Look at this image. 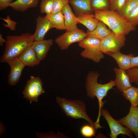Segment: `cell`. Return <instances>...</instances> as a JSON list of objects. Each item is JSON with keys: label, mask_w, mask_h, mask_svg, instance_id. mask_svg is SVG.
Returning <instances> with one entry per match:
<instances>
[{"label": "cell", "mask_w": 138, "mask_h": 138, "mask_svg": "<svg viewBox=\"0 0 138 138\" xmlns=\"http://www.w3.org/2000/svg\"><path fill=\"white\" fill-rule=\"evenodd\" d=\"M86 32L78 28L70 31H66L63 34L56 38L55 43L62 50L67 49L72 44L80 42L87 36Z\"/></svg>", "instance_id": "8"}, {"label": "cell", "mask_w": 138, "mask_h": 138, "mask_svg": "<svg viewBox=\"0 0 138 138\" xmlns=\"http://www.w3.org/2000/svg\"><path fill=\"white\" fill-rule=\"evenodd\" d=\"M117 120L123 126L129 129L138 138V107L131 106L127 115Z\"/></svg>", "instance_id": "10"}, {"label": "cell", "mask_w": 138, "mask_h": 138, "mask_svg": "<svg viewBox=\"0 0 138 138\" xmlns=\"http://www.w3.org/2000/svg\"><path fill=\"white\" fill-rule=\"evenodd\" d=\"M45 16L54 28L58 30H66L64 16L62 11Z\"/></svg>", "instance_id": "22"}, {"label": "cell", "mask_w": 138, "mask_h": 138, "mask_svg": "<svg viewBox=\"0 0 138 138\" xmlns=\"http://www.w3.org/2000/svg\"><path fill=\"white\" fill-rule=\"evenodd\" d=\"M108 55L116 61L119 68L126 71L132 68L131 59L134 56L132 53L125 55L119 51Z\"/></svg>", "instance_id": "17"}, {"label": "cell", "mask_w": 138, "mask_h": 138, "mask_svg": "<svg viewBox=\"0 0 138 138\" xmlns=\"http://www.w3.org/2000/svg\"><path fill=\"white\" fill-rule=\"evenodd\" d=\"M44 93L41 79L39 77L32 76L27 82L22 92L23 97L29 101L30 103L33 101L38 102L39 96Z\"/></svg>", "instance_id": "7"}, {"label": "cell", "mask_w": 138, "mask_h": 138, "mask_svg": "<svg viewBox=\"0 0 138 138\" xmlns=\"http://www.w3.org/2000/svg\"><path fill=\"white\" fill-rule=\"evenodd\" d=\"M96 130L93 126L87 124L83 125L80 128L81 134L83 137L90 138L94 136Z\"/></svg>", "instance_id": "27"}, {"label": "cell", "mask_w": 138, "mask_h": 138, "mask_svg": "<svg viewBox=\"0 0 138 138\" xmlns=\"http://www.w3.org/2000/svg\"><path fill=\"white\" fill-rule=\"evenodd\" d=\"M132 68L136 67L138 68V56H133L131 58Z\"/></svg>", "instance_id": "34"}, {"label": "cell", "mask_w": 138, "mask_h": 138, "mask_svg": "<svg viewBox=\"0 0 138 138\" xmlns=\"http://www.w3.org/2000/svg\"><path fill=\"white\" fill-rule=\"evenodd\" d=\"M113 69L115 74L116 86L117 89L122 93L132 86L129 77L125 70L117 67Z\"/></svg>", "instance_id": "14"}, {"label": "cell", "mask_w": 138, "mask_h": 138, "mask_svg": "<svg viewBox=\"0 0 138 138\" xmlns=\"http://www.w3.org/2000/svg\"><path fill=\"white\" fill-rule=\"evenodd\" d=\"M127 0H109L110 10L118 13Z\"/></svg>", "instance_id": "31"}, {"label": "cell", "mask_w": 138, "mask_h": 138, "mask_svg": "<svg viewBox=\"0 0 138 138\" xmlns=\"http://www.w3.org/2000/svg\"><path fill=\"white\" fill-rule=\"evenodd\" d=\"M36 26L32 36L34 41L44 40L45 35L50 29L54 28L46 16H38L36 19Z\"/></svg>", "instance_id": "12"}, {"label": "cell", "mask_w": 138, "mask_h": 138, "mask_svg": "<svg viewBox=\"0 0 138 138\" xmlns=\"http://www.w3.org/2000/svg\"><path fill=\"white\" fill-rule=\"evenodd\" d=\"M125 35H116L112 31L101 40L100 48L103 53L108 55L118 51L124 45Z\"/></svg>", "instance_id": "6"}, {"label": "cell", "mask_w": 138, "mask_h": 138, "mask_svg": "<svg viewBox=\"0 0 138 138\" xmlns=\"http://www.w3.org/2000/svg\"><path fill=\"white\" fill-rule=\"evenodd\" d=\"M91 0H69L68 3L72 7L76 16L80 14H92Z\"/></svg>", "instance_id": "18"}, {"label": "cell", "mask_w": 138, "mask_h": 138, "mask_svg": "<svg viewBox=\"0 0 138 138\" xmlns=\"http://www.w3.org/2000/svg\"><path fill=\"white\" fill-rule=\"evenodd\" d=\"M56 100L62 111L68 117L75 119H84L96 130L99 129L95 122L88 116L85 104L83 101L73 100L60 97H56Z\"/></svg>", "instance_id": "4"}, {"label": "cell", "mask_w": 138, "mask_h": 138, "mask_svg": "<svg viewBox=\"0 0 138 138\" xmlns=\"http://www.w3.org/2000/svg\"><path fill=\"white\" fill-rule=\"evenodd\" d=\"M53 0H41L40 5V11L42 14H51L52 11Z\"/></svg>", "instance_id": "26"}, {"label": "cell", "mask_w": 138, "mask_h": 138, "mask_svg": "<svg viewBox=\"0 0 138 138\" xmlns=\"http://www.w3.org/2000/svg\"><path fill=\"white\" fill-rule=\"evenodd\" d=\"M99 75L97 72H90L88 74L85 83L87 96L92 99L96 97L98 101V116L95 122L98 125L100 124L101 110L104 104V102L102 101V100L107 96L108 91L116 86L114 80H112L104 84L98 83L97 80Z\"/></svg>", "instance_id": "1"}, {"label": "cell", "mask_w": 138, "mask_h": 138, "mask_svg": "<svg viewBox=\"0 0 138 138\" xmlns=\"http://www.w3.org/2000/svg\"><path fill=\"white\" fill-rule=\"evenodd\" d=\"M6 40H5L3 37L2 35V34H0V45L2 47L4 43H6Z\"/></svg>", "instance_id": "36"}, {"label": "cell", "mask_w": 138, "mask_h": 138, "mask_svg": "<svg viewBox=\"0 0 138 138\" xmlns=\"http://www.w3.org/2000/svg\"><path fill=\"white\" fill-rule=\"evenodd\" d=\"M4 53L0 58L1 63H7L18 57L34 41L32 34L27 32L20 35L7 36Z\"/></svg>", "instance_id": "2"}, {"label": "cell", "mask_w": 138, "mask_h": 138, "mask_svg": "<svg viewBox=\"0 0 138 138\" xmlns=\"http://www.w3.org/2000/svg\"><path fill=\"white\" fill-rule=\"evenodd\" d=\"M6 131L4 123L0 121V135L1 136Z\"/></svg>", "instance_id": "35"}, {"label": "cell", "mask_w": 138, "mask_h": 138, "mask_svg": "<svg viewBox=\"0 0 138 138\" xmlns=\"http://www.w3.org/2000/svg\"><path fill=\"white\" fill-rule=\"evenodd\" d=\"M100 115L105 118L109 125L110 130V136L111 138H116L121 134L126 135L130 138L133 137L132 132L114 119L107 109L102 108Z\"/></svg>", "instance_id": "9"}, {"label": "cell", "mask_w": 138, "mask_h": 138, "mask_svg": "<svg viewBox=\"0 0 138 138\" xmlns=\"http://www.w3.org/2000/svg\"><path fill=\"white\" fill-rule=\"evenodd\" d=\"M69 0H53V7L51 14L62 11L64 7L68 4Z\"/></svg>", "instance_id": "29"}, {"label": "cell", "mask_w": 138, "mask_h": 138, "mask_svg": "<svg viewBox=\"0 0 138 138\" xmlns=\"http://www.w3.org/2000/svg\"><path fill=\"white\" fill-rule=\"evenodd\" d=\"M52 39L44 40L40 41H34L31 46L34 50L38 59L41 61L44 60L51 47L53 45Z\"/></svg>", "instance_id": "13"}, {"label": "cell", "mask_w": 138, "mask_h": 138, "mask_svg": "<svg viewBox=\"0 0 138 138\" xmlns=\"http://www.w3.org/2000/svg\"><path fill=\"white\" fill-rule=\"evenodd\" d=\"M94 14H80L76 16L78 24L85 26L89 31H92L96 27L99 20L93 16Z\"/></svg>", "instance_id": "19"}, {"label": "cell", "mask_w": 138, "mask_h": 138, "mask_svg": "<svg viewBox=\"0 0 138 138\" xmlns=\"http://www.w3.org/2000/svg\"><path fill=\"white\" fill-rule=\"evenodd\" d=\"M112 31L108 29L106 25L103 22L99 20L96 28L92 31L87 30L86 32L87 37L94 38L100 40L103 39L109 34Z\"/></svg>", "instance_id": "20"}, {"label": "cell", "mask_w": 138, "mask_h": 138, "mask_svg": "<svg viewBox=\"0 0 138 138\" xmlns=\"http://www.w3.org/2000/svg\"><path fill=\"white\" fill-rule=\"evenodd\" d=\"M127 22L136 27L138 25V4L125 19Z\"/></svg>", "instance_id": "28"}, {"label": "cell", "mask_w": 138, "mask_h": 138, "mask_svg": "<svg viewBox=\"0 0 138 138\" xmlns=\"http://www.w3.org/2000/svg\"><path fill=\"white\" fill-rule=\"evenodd\" d=\"M14 0H0V9L1 10L5 9L9 7L10 4Z\"/></svg>", "instance_id": "33"}, {"label": "cell", "mask_w": 138, "mask_h": 138, "mask_svg": "<svg viewBox=\"0 0 138 138\" xmlns=\"http://www.w3.org/2000/svg\"><path fill=\"white\" fill-rule=\"evenodd\" d=\"M0 19L6 23V24H3L5 27L9 28L12 31L16 30L17 23L16 21L11 20L9 15H8L6 18H0Z\"/></svg>", "instance_id": "32"}, {"label": "cell", "mask_w": 138, "mask_h": 138, "mask_svg": "<svg viewBox=\"0 0 138 138\" xmlns=\"http://www.w3.org/2000/svg\"><path fill=\"white\" fill-rule=\"evenodd\" d=\"M25 65L33 67L38 65L40 61L38 58L36 53L31 46H29L18 57Z\"/></svg>", "instance_id": "15"}, {"label": "cell", "mask_w": 138, "mask_h": 138, "mask_svg": "<svg viewBox=\"0 0 138 138\" xmlns=\"http://www.w3.org/2000/svg\"><path fill=\"white\" fill-rule=\"evenodd\" d=\"M93 16L103 22L116 35L128 34L136 29L117 12L110 10L94 12Z\"/></svg>", "instance_id": "3"}, {"label": "cell", "mask_w": 138, "mask_h": 138, "mask_svg": "<svg viewBox=\"0 0 138 138\" xmlns=\"http://www.w3.org/2000/svg\"><path fill=\"white\" fill-rule=\"evenodd\" d=\"M100 41L101 40L98 39L86 38L78 43L80 47L84 49L81 53V55L96 63L99 62L105 57L101 50Z\"/></svg>", "instance_id": "5"}, {"label": "cell", "mask_w": 138, "mask_h": 138, "mask_svg": "<svg viewBox=\"0 0 138 138\" xmlns=\"http://www.w3.org/2000/svg\"><path fill=\"white\" fill-rule=\"evenodd\" d=\"M129 77L130 82L136 85H138V68L132 67L126 71Z\"/></svg>", "instance_id": "30"}, {"label": "cell", "mask_w": 138, "mask_h": 138, "mask_svg": "<svg viewBox=\"0 0 138 138\" xmlns=\"http://www.w3.org/2000/svg\"><path fill=\"white\" fill-rule=\"evenodd\" d=\"M7 63L10 68L8 77V83L11 86H14L19 82L26 66L18 57L10 60Z\"/></svg>", "instance_id": "11"}, {"label": "cell", "mask_w": 138, "mask_h": 138, "mask_svg": "<svg viewBox=\"0 0 138 138\" xmlns=\"http://www.w3.org/2000/svg\"><path fill=\"white\" fill-rule=\"evenodd\" d=\"M62 12L64 16L66 31H71L78 29L76 17L73 13L69 3L64 7Z\"/></svg>", "instance_id": "16"}, {"label": "cell", "mask_w": 138, "mask_h": 138, "mask_svg": "<svg viewBox=\"0 0 138 138\" xmlns=\"http://www.w3.org/2000/svg\"><path fill=\"white\" fill-rule=\"evenodd\" d=\"M39 0H16L11 3L9 7L13 9L21 12H24L28 9L37 6Z\"/></svg>", "instance_id": "21"}, {"label": "cell", "mask_w": 138, "mask_h": 138, "mask_svg": "<svg viewBox=\"0 0 138 138\" xmlns=\"http://www.w3.org/2000/svg\"><path fill=\"white\" fill-rule=\"evenodd\" d=\"M124 97L129 100L131 106L134 107L138 106V88L132 86L122 93Z\"/></svg>", "instance_id": "23"}, {"label": "cell", "mask_w": 138, "mask_h": 138, "mask_svg": "<svg viewBox=\"0 0 138 138\" xmlns=\"http://www.w3.org/2000/svg\"><path fill=\"white\" fill-rule=\"evenodd\" d=\"M90 5L94 12L110 10L109 0H91Z\"/></svg>", "instance_id": "25"}, {"label": "cell", "mask_w": 138, "mask_h": 138, "mask_svg": "<svg viewBox=\"0 0 138 138\" xmlns=\"http://www.w3.org/2000/svg\"><path fill=\"white\" fill-rule=\"evenodd\" d=\"M138 4V0H127L118 13L125 19Z\"/></svg>", "instance_id": "24"}]
</instances>
